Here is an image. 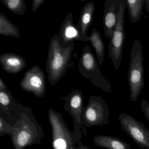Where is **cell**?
Returning a JSON list of instances; mask_svg holds the SVG:
<instances>
[{
	"label": "cell",
	"instance_id": "6da1fadb",
	"mask_svg": "<svg viewBox=\"0 0 149 149\" xmlns=\"http://www.w3.org/2000/svg\"><path fill=\"white\" fill-rule=\"evenodd\" d=\"M18 112L14 117L13 133L11 136L14 149H25L41 142L44 136L31 108L18 103Z\"/></svg>",
	"mask_w": 149,
	"mask_h": 149
},
{
	"label": "cell",
	"instance_id": "7a4b0ae2",
	"mask_svg": "<svg viewBox=\"0 0 149 149\" xmlns=\"http://www.w3.org/2000/svg\"><path fill=\"white\" fill-rule=\"evenodd\" d=\"M74 42L63 48L60 45L58 34L56 33L49 42L46 70L52 86H54L63 77L69 66Z\"/></svg>",
	"mask_w": 149,
	"mask_h": 149
},
{
	"label": "cell",
	"instance_id": "3957f363",
	"mask_svg": "<svg viewBox=\"0 0 149 149\" xmlns=\"http://www.w3.org/2000/svg\"><path fill=\"white\" fill-rule=\"evenodd\" d=\"M48 118L52 130V146L54 149H81L77 143L82 135H77L69 129L60 112L52 109L48 110Z\"/></svg>",
	"mask_w": 149,
	"mask_h": 149
},
{
	"label": "cell",
	"instance_id": "277c9868",
	"mask_svg": "<svg viewBox=\"0 0 149 149\" xmlns=\"http://www.w3.org/2000/svg\"><path fill=\"white\" fill-rule=\"evenodd\" d=\"M143 47L139 41L135 40L132 47L130 68L128 72V83L130 89V97L136 102L144 85Z\"/></svg>",
	"mask_w": 149,
	"mask_h": 149
},
{
	"label": "cell",
	"instance_id": "5b68a950",
	"mask_svg": "<svg viewBox=\"0 0 149 149\" xmlns=\"http://www.w3.org/2000/svg\"><path fill=\"white\" fill-rule=\"evenodd\" d=\"M98 63L89 47L85 46L78 63L80 74L89 80L94 85L107 93L111 92L110 83L102 75Z\"/></svg>",
	"mask_w": 149,
	"mask_h": 149
},
{
	"label": "cell",
	"instance_id": "8992f818",
	"mask_svg": "<svg viewBox=\"0 0 149 149\" xmlns=\"http://www.w3.org/2000/svg\"><path fill=\"white\" fill-rule=\"evenodd\" d=\"M109 107L104 99L100 96L91 95L84 107L82 119L86 127L102 126L109 123Z\"/></svg>",
	"mask_w": 149,
	"mask_h": 149
},
{
	"label": "cell",
	"instance_id": "52a82bcc",
	"mask_svg": "<svg viewBox=\"0 0 149 149\" xmlns=\"http://www.w3.org/2000/svg\"><path fill=\"white\" fill-rule=\"evenodd\" d=\"M126 7V0H122L118 16L117 23L109 44V56L111 58L113 66L116 70L119 69L121 65L125 40L124 15Z\"/></svg>",
	"mask_w": 149,
	"mask_h": 149
},
{
	"label": "cell",
	"instance_id": "ba28073f",
	"mask_svg": "<svg viewBox=\"0 0 149 149\" xmlns=\"http://www.w3.org/2000/svg\"><path fill=\"white\" fill-rule=\"evenodd\" d=\"M121 128L141 149H149V129L142 122L129 114L122 113L118 116Z\"/></svg>",
	"mask_w": 149,
	"mask_h": 149
},
{
	"label": "cell",
	"instance_id": "9c48e42d",
	"mask_svg": "<svg viewBox=\"0 0 149 149\" xmlns=\"http://www.w3.org/2000/svg\"><path fill=\"white\" fill-rule=\"evenodd\" d=\"M61 99L65 101L63 108L69 113L73 119L74 133L77 135H82V132L86 136L87 132L82 119L84 107L81 90H73L68 95Z\"/></svg>",
	"mask_w": 149,
	"mask_h": 149
},
{
	"label": "cell",
	"instance_id": "30bf717a",
	"mask_svg": "<svg viewBox=\"0 0 149 149\" xmlns=\"http://www.w3.org/2000/svg\"><path fill=\"white\" fill-rule=\"evenodd\" d=\"M20 86L36 97H43L46 92V79L43 70L37 65L33 66L25 73Z\"/></svg>",
	"mask_w": 149,
	"mask_h": 149
},
{
	"label": "cell",
	"instance_id": "8fae6325",
	"mask_svg": "<svg viewBox=\"0 0 149 149\" xmlns=\"http://www.w3.org/2000/svg\"><path fill=\"white\" fill-rule=\"evenodd\" d=\"M58 40L61 46L63 48L75 41L85 42L79 32L77 26L73 22V14L69 13L66 15L63 22L58 33Z\"/></svg>",
	"mask_w": 149,
	"mask_h": 149
},
{
	"label": "cell",
	"instance_id": "7c38bea8",
	"mask_svg": "<svg viewBox=\"0 0 149 149\" xmlns=\"http://www.w3.org/2000/svg\"><path fill=\"white\" fill-rule=\"evenodd\" d=\"M122 0H105L104 5L103 25L104 35L111 38L113 35L118 21Z\"/></svg>",
	"mask_w": 149,
	"mask_h": 149
},
{
	"label": "cell",
	"instance_id": "4fadbf2b",
	"mask_svg": "<svg viewBox=\"0 0 149 149\" xmlns=\"http://www.w3.org/2000/svg\"><path fill=\"white\" fill-rule=\"evenodd\" d=\"M0 63L5 71L11 74L20 73L27 65L24 57L11 53H5L0 56Z\"/></svg>",
	"mask_w": 149,
	"mask_h": 149
},
{
	"label": "cell",
	"instance_id": "5bb4252c",
	"mask_svg": "<svg viewBox=\"0 0 149 149\" xmlns=\"http://www.w3.org/2000/svg\"><path fill=\"white\" fill-rule=\"evenodd\" d=\"M95 10L94 3L90 1L85 4L81 13L77 27L84 40V37L86 36V34L93 22Z\"/></svg>",
	"mask_w": 149,
	"mask_h": 149
},
{
	"label": "cell",
	"instance_id": "9a60e30c",
	"mask_svg": "<svg viewBox=\"0 0 149 149\" xmlns=\"http://www.w3.org/2000/svg\"><path fill=\"white\" fill-rule=\"evenodd\" d=\"M98 147L107 149H132L130 145L118 138L106 135L96 136L93 139Z\"/></svg>",
	"mask_w": 149,
	"mask_h": 149
},
{
	"label": "cell",
	"instance_id": "2e32d148",
	"mask_svg": "<svg viewBox=\"0 0 149 149\" xmlns=\"http://www.w3.org/2000/svg\"><path fill=\"white\" fill-rule=\"evenodd\" d=\"M86 42L90 41L95 49L98 60V63L102 66L103 63L104 56V45L101 37V34L95 28L89 36H85L84 38Z\"/></svg>",
	"mask_w": 149,
	"mask_h": 149
},
{
	"label": "cell",
	"instance_id": "e0dca14e",
	"mask_svg": "<svg viewBox=\"0 0 149 149\" xmlns=\"http://www.w3.org/2000/svg\"><path fill=\"white\" fill-rule=\"evenodd\" d=\"M0 108L7 114L14 117L18 113V103L10 91H0Z\"/></svg>",
	"mask_w": 149,
	"mask_h": 149
},
{
	"label": "cell",
	"instance_id": "ac0fdd59",
	"mask_svg": "<svg viewBox=\"0 0 149 149\" xmlns=\"http://www.w3.org/2000/svg\"><path fill=\"white\" fill-rule=\"evenodd\" d=\"M0 34L15 38H19L21 36L18 27L2 13L0 14Z\"/></svg>",
	"mask_w": 149,
	"mask_h": 149
},
{
	"label": "cell",
	"instance_id": "d6986e66",
	"mask_svg": "<svg viewBox=\"0 0 149 149\" xmlns=\"http://www.w3.org/2000/svg\"><path fill=\"white\" fill-rule=\"evenodd\" d=\"M146 0H126V7L132 23H136L143 14V8Z\"/></svg>",
	"mask_w": 149,
	"mask_h": 149
},
{
	"label": "cell",
	"instance_id": "ffe728a7",
	"mask_svg": "<svg viewBox=\"0 0 149 149\" xmlns=\"http://www.w3.org/2000/svg\"><path fill=\"white\" fill-rule=\"evenodd\" d=\"M0 1L8 9L17 15H23L26 12V4L24 0H1Z\"/></svg>",
	"mask_w": 149,
	"mask_h": 149
},
{
	"label": "cell",
	"instance_id": "44dd1931",
	"mask_svg": "<svg viewBox=\"0 0 149 149\" xmlns=\"http://www.w3.org/2000/svg\"><path fill=\"white\" fill-rule=\"evenodd\" d=\"M15 128L9 124L7 123L4 118L0 116V136H3L6 135L12 136L14 131Z\"/></svg>",
	"mask_w": 149,
	"mask_h": 149
},
{
	"label": "cell",
	"instance_id": "7402d4cb",
	"mask_svg": "<svg viewBox=\"0 0 149 149\" xmlns=\"http://www.w3.org/2000/svg\"><path fill=\"white\" fill-rule=\"evenodd\" d=\"M141 108L142 112L149 122V103L144 99H142Z\"/></svg>",
	"mask_w": 149,
	"mask_h": 149
},
{
	"label": "cell",
	"instance_id": "603a6c76",
	"mask_svg": "<svg viewBox=\"0 0 149 149\" xmlns=\"http://www.w3.org/2000/svg\"><path fill=\"white\" fill-rule=\"evenodd\" d=\"M44 1V0H33L32 4V12L33 13H36V11Z\"/></svg>",
	"mask_w": 149,
	"mask_h": 149
},
{
	"label": "cell",
	"instance_id": "cb8c5ba5",
	"mask_svg": "<svg viewBox=\"0 0 149 149\" xmlns=\"http://www.w3.org/2000/svg\"><path fill=\"white\" fill-rule=\"evenodd\" d=\"M7 86L1 77H0V91H7Z\"/></svg>",
	"mask_w": 149,
	"mask_h": 149
},
{
	"label": "cell",
	"instance_id": "d4e9b609",
	"mask_svg": "<svg viewBox=\"0 0 149 149\" xmlns=\"http://www.w3.org/2000/svg\"><path fill=\"white\" fill-rule=\"evenodd\" d=\"M77 145L81 147V149H92L90 148L88 146H86L85 145L83 144L81 142V141H78L77 143Z\"/></svg>",
	"mask_w": 149,
	"mask_h": 149
},
{
	"label": "cell",
	"instance_id": "484cf974",
	"mask_svg": "<svg viewBox=\"0 0 149 149\" xmlns=\"http://www.w3.org/2000/svg\"><path fill=\"white\" fill-rule=\"evenodd\" d=\"M145 4L146 11L149 13V0H146Z\"/></svg>",
	"mask_w": 149,
	"mask_h": 149
},
{
	"label": "cell",
	"instance_id": "4316f807",
	"mask_svg": "<svg viewBox=\"0 0 149 149\" xmlns=\"http://www.w3.org/2000/svg\"><path fill=\"white\" fill-rule=\"evenodd\" d=\"M148 72H149V68H148Z\"/></svg>",
	"mask_w": 149,
	"mask_h": 149
}]
</instances>
